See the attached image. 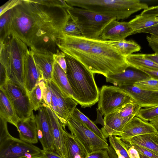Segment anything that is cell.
I'll list each match as a JSON object with an SVG mask.
<instances>
[{
	"label": "cell",
	"instance_id": "1",
	"mask_svg": "<svg viewBox=\"0 0 158 158\" xmlns=\"http://www.w3.org/2000/svg\"><path fill=\"white\" fill-rule=\"evenodd\" d=\"M12 9L4 39L13 35L30 48H44L53 53L59 49V36L70 19L66 9L43 5L34 0H22Z\"/></svg>",
	"mask_w": 158,
	"mask_h": 158
},
{
	"label": "cell",
	"instance_id": "2",
	"mask_svg": "<svg viewBox=\"0 0 158 158\" xmlns=\"http://www.w3.org/2000/svg\"><path fill=\"white\" fill-rule=\"evenodd\" d=\"M67 78L74 100L83 108L90 107L99 100L100 90L94 73L80 62L65 54Z\"/></svg>",
	"mask_w": 158,
	"mask_h": 158
},
{
	"label": "cell",
	"instance_id": "3",
	"mask_svg": "<svg viewBox=\"0 0 158 158\" xmlns=\"http://www.w3.org/2000/svg\"><path fill=\"white\" fill-rule=\"evenodd\" d=\"M0 64L6 71L8 80L26 91L24 69L25 56L29 50L28 46L13 35L9 36L4 41L0 40Z\"/></svg>",
	"mask_w": 158,
	"mask_h": 158
},
{
	"label": "cell",
	"instance_id": "4",
	"mask_svg": "<svg viewBox=\"0 0 158 158\" xmlns=\"http://www.w3.org/2000/svg\"><path fill=\"white\" fill-rule=\"evenodd\" d=\"M90 56L89 69L94 74L105 77L121 73L129 67L126 57L107 40L94 39Z\"/></svg>",
	"mask_w": 158,
	"mask_h": 158
},
{
	"label": "cell",
	"instance_id": "5",
	"mask_svg": "<svg viewBox=\"0 0 158 158\" xmlns=\"http://www.w3.org/2000/svg\"><path fill=\"white\" fill-rule=\"evenodd\" d=\"M72 7L93 11L115 18L127 19L132 14L148 8L139 0H65Z\"/></svg>",
	"mask_w": 158,
	"mask_h": 158
},
{
	"label": "cell",
	"instance_id": "6",
	"mask_svg": "<svg viewBox=\"0 0 158 158\" xmlns=\"http://www.w3.org/2000/svg\"><path fill=\"white\" fill-rule=\"evenodd\" d=\"M70 19L77 25L85 37L99 39L107 25L114 18L86 9L72 7L67 9Z\"/></svg>",
	"mask_w": 158,
	"mask_h": 158
},
{
	"label": "cell",
	"instance_id": "7",
	"mask_svg": "<svg viewBox=\"0 0 158 158\" xmlns=\"http://www.w3.org/2000/svg\"><path fill=\"white\" fill-rule=\"evenodd\" d=\"M0 119V158H31L44 155L43 150L11 135L7 122Z\"/></svg>",
	"mask_w": 158,
	"mask_h": 158
},
{
	"label": "cell",
	"instance_id": "8",
	"mask_svg": "<svg viewBox=\"0 0 158 158\" xmlns=\"http://www.w3.org/2000/svg\"><path fill=\"white\" fill-rule=\"evenodd\" d=\"M67 126L73 138L87 156L94 151L106 149L109 147L105 141L87 127L81 122L70 116Z\"/></svg>",
	"mask_w": 158,
	"mask_h": 158
},
{
	"label": "cell",
	"instance_id": "9",
	"mask_svg": "<svg viewBox=\"0 0 158 158\" xmlns=\"http://www.w3.org/2000/svg\"><path fill=\"white\" fill-rule=\"evenodd\" d=\"M94 39L82 36H73L61 33L57 46L61 51L77 60L88 69L90 63V52Z\"/></svg>",
	"mask_w": 158,
	"mask_h": 158
},
{
	"label": "cell",
	"instance_id": "10",
	"mask_svg": "<svg viewBox=\"0 0 158 158\" xmlns=\"http://www.w3.org/2000/svg\"><path fill=\"white\" fill-rule=\"evenodd\" d=\"M131 99L119 87L104 85L100 91L98 110L104 116L116 111Z\"/></svg>",
	"mask_w": 158,
	"mask_h": 158
},
{
	"label": "cell",
	"instance_id": "11",
	"mask_svg": "<svg viewBox=\"0 0 158 158\" xmlns=\"http://www.w3.org/2000/svg\"><path fill=\"white\" fill-rule=\"evenodd\" d=\"M44 82L52 94L51 105L50 108L65 128L67 126V119L71 116L78 103L61 91L52 80Z\"/></svg>",
	"mask_w": 158,
	"mask_h": 158
},
{
	"label": "cell",
	"instance_id": "12",
	"mask_svg": "<svg viewBox=\"0 0 158 158\" xmlns=\"http://www.w3.org/2000/svg\"><path fill=\"white\" fill-rule=\"evenodd\" d=\"M0 88L2 89L11 101L19 119L30 117L33 110L26 90L8 80Z\"/></svg>",
	"mask_w": 158,
	"mask_h": 158
},
{
	"label": "cell",
	"instance_id": "13",
	"mask_svg": "<svg viewBox=\"0 0 158 158\" xmlns=\"http://www.w3.org/2000/svg\"><path fill=\"white\" fill-rule=\"evenodd\" d=\"M45 107L50 126L54 152L63 158H68L63 134L65 128L53 110L49 107Z\"/></svg>",
	"mask_w": 158,
	"mask_h": 158
},
{
	"label": "cell",
	"instance_id": "14",
	"mask_svg": "<svg viewBox=\"0 0 158 158\" xmlns=\"http://www.w3.org/2000/svg\"><path fill=\"white\" fill-rule=\"evenodd\" d=\"M35 118L38 138L42 145L43 150L44 151H54L50 126L45 107H41L38 110Z\"/></svg>",
	"mask_w": 158,
	"mask_h": 158
},
{
	"label": "cell",
	"instance_id": "15",
	"mask_svg": "<svg viewBox=\"0 0 158 158\" xmlns=\"http://www.w3.org/2000/svg\"><path fill=\"white\" fill-rule=\"evenodd\" d=\"M135 33L129 22H119L115 18L104 28L100 39L110 41H120Z\"/></svg>",
	"mask_w": 158,
	"mask_h": 158
},
{
	"label": "cell",
	"instance_id": "16",
	"mask_svg": "<svg viewBox=\"0 0 158 158\" xmlns=\"http://www.w3.org/2000/svg\"><path fill=\"white\" fill-rule=\"evenodd\" d=\"M157 130L150 123L146 122L136 116L127 124L119 136L126 143L137 136L154 133Z\"/></svg>",
	"mask_w": 158,
	"mask_h": 158
},
{
	"label": "cell",
	"instance_id": "17",
	"mask_svg": "<svg viewBox=\"0 0 158 158\" xmlns=\"http://www.w3.org/2000/svg\"><path fill=\"white\" fill-rule=\"evenodd\" d=\"M30 50L36 65L42 73L44 81L51 80L55 63L54 53L42 48H32Z\"/></svg>",
	"mask_w": 158,
	"mask_h": 158
},
{
	"label": "cell",
	"instance_id": "18",
	"mask_svg": "<svg viewBox=\"0 0 158 158\" xmlns=\"http://www.w3.org/2000/svg\"><path fill=\"white\" fill-rule=\"evenodd\" d=\"M119 87L141 108H147L158 105V92L140 89L134 85Z\"/></svg>",
	"mask_w": 158,
	"mask_h": 158
},
{
	"label": "cell",
	"instance_id": "19",
	"mask_svg": "<svg viewBox=\"0 0 158 158\" xmlns=\"http://www.w3.org/2000/svg\"><path fill=\"white\" fill-rule=\"evenodd\" d=\"M24 74L25 89L27 94L43 80L41 72L36 65L30 49L24 59Z\"/></svg>",
	"mask_w": 158,
	"mask_h": 158
},
{
	"label": "cell",
	"instance_id": "20",
	"mask_svg": "<svg viewBox=\"0 0 158 158\" xmlns=\"http://www.w3.org/2000/svg\"><path fill=\"white\" fill-rule=\"evenodd\" d=\"M128 68L121 73L108 76L106 77V82L114 86H120L134 85L137 82L151 78L143 72Z\"/></svg>",
	"mask_w": 158,
	"mask_h": 158
},
{
	"label": "cell",
	"instance_id": "21",
	"mask_svg": "<svg viewBox=\"0 0 158 158\" xmlns=\"http://www.w3.org/2000/svg\"><path fill=\"white\" fill-rule=\"evenodd\" d=\"M134 116L122 118L115 112L104 116V125L101 128L106 138L110 135L119 136L127 124Z\"/></svg>",
	"mask_w": 158,
	"mask_h": 158
},
{
	"label": "cell",
	"instance_id": "22",
	"mask_svg": "<svg viewBox=\"0 0 158 158\" xmlns=\"http://www.w3.org/2000/svg\"><path fill=\"white\" fill-rule=\"evenodd\" d=\"M16 128L21 140L32 144L38 142L37 127L33 112L28 118L19 119Z\"/></svg>",
	"mask_w": 158,
	"mask_h": 158
},
{
	"label": "cell",
	"instance_id": "23",
	"mask_svg": "<svg viewBox=\"0 0 158 158\" xmlns=\"http://www.w3.org/2000/svg\"><path fill=\"white\" fill-rule=\"evenodd\" d=\"M0 118L17 128L19 119L11 101L2 88H0Z\"/></svg>",
	"mask_w": 158,
	"mask_h": 158
},
{
	"label": "cell",
	"instance_id": "24",
	"mask_svg": "<svg viewBox=\"0 0 158 158\" xmlns=\"http://www.w3.org/2000/svg\"><path fill=\"white\" fill-rule=\"evenodd\" d=\"M129 67L142 70H158V64L146 58L144 54H132L126 57Z\"/></svg>",
	"mask_w": 158,
	"mask_h": 158
},
{
	"label": "cell",
	"instance_id": "25",
	"mask_svg": "<svg viewBox=\"0 0 158 158\" xmlns=\"http://www.w3.org/2000/svg\"><path fill=\"white\" fill-rule=\"evenodd\" d=\"M52 80L61 91L74 100L73 94L66 73L55 62L53 67Z\"/></svg>",
	"mask_w": 158,
	"mask_h": 158
},
{
	"label": "cell",
	"instance_id": "26",
	"mask_svg": "<svg viewBox=\"0 0 158 158\" xmlns=\"http://www.w3.org/2000/svg\"><path fill=\"white\" fill-rule=\"evenodd\" d=\"M107 41L126 57L134 52L140 51L141 49L140 46L133 40Z\"/></svg>",
	"mask_w": 158,
	"mask_h": 158
},
{
	"label": "cell",
	"instance_id": "27",
	"mask_svg": "<svg viewBox=\"0 0 158 158\" xmlns=\"http://www.w3.org/2000/svg\"><path fill=\"white\" fill-rule=\"evenodd\" d=\"M68 158H86L87 156L81 149L71 134L65 128L63 130Z\"/></svg>",
	"mask_w": 158,
	"mask_h": 158
},
{
	"label": "cell",
	"instance_id": "28",
	"mask_svg": "<svg viewBox=\"0 0 158 158\" xmlns=\"http://www.w3.org/2000/svg\"><path fill=\"white\" fill-rule=\"evenodd\" d=\"M156 17L137 15L129 21L132 27L136 33L137 31L143 29L150 27L158 24Z\"/></svg>",
	"mask_w": 158,
	"mask_h": 158
},
{
	"label": "cell",
	"instance_id": "29",
	"mask_svg": "<svg viewBox=\"0 0 158 158\" xmlns=\"http://www.w3.org/2000/svg\"><path fill=\"white\" fill-rule=\"evenodd\" d=\"M71 116L81 122L89 129L107 142L106 138L104 136L101 130L99 129L93 122L90 120L77 108H76Z\"/></svg>",
	"mask_w": 158,
	"mask_h": 158
},
{
	"label": "cell",
	"instance_id": "30",
	"mask_svg": "<svg viewBox=\"0 0 158 158\" xmlns=\"http://www.w3.org/2000/svg\"><path fill=\"white\" fill-rule=\"evenodd\" d=\"M28 95L33 110L36 111L41 107L48 106L43 98L42 88L40 82L28 94Z\"/></svg>",
	"mask_w": 158,
	"mask_h": 158
},
{
	"label": "cell",
	"instance_id": "31",
	"mask_svg": "<svg viewBox=\"0 0 158 158\" xmlns=\"http://www.w3.org/2000/svg\"><path fill=\"white\" fill-rule=\"evenodd\" d=\"M127 143L130 144H135L140 146L158 153V144L153 139L151 134L134 137Z\"/></svg>",
	"mask_w": 158,
	"mask_h": 158
},
{
	"label": "cell",
	"instance_id": "32",
	"mask_svg": "<svg viewBox=\"0 0 158 158\" xmlns=\"http://www.w3.org/2000/svg\"><path fill=\"white\" fill-rule=\"evenodd\" d=\"M141 108L140 106L132 99L114 112L120 117L125 118L136 116Z\"/></svg>",
	"mask_w": 158,
	"mask_h": 158
},
{
	"label": "cell",
	"instance_id": "33",
	"mask_svg": "<svg viewBox=\"0 0 158 158\" xmlns=\"http://www.w3.org/2000/svg\"><path fill=\"white\" fill-rule=\"evenodd\" d=\"M108 138L110 146L115 152H118L125 158H129L127 152V143L124 142L118 136L110 135Z\"/></svg>",
	"mask_w": 158,
	"mask_h": 158
},
{
	"label": "cell",
	"instance_id": "34",
	"mask_svg": "<svg viewBox=\"0 0 158 158\" xmlns=\"http://www.w3.org/2000/svg\"><path fill=\"white\" fill-rule=\"evenodd\" d=\"M136 116L146 122L152 121L158 117V105L141 108Z\"/></svg>",
	"mask_w": 158,
	"mask_h": 158
},
{
	"label": "cell",
	"instance_id": "35",
	"mask_svg": "<svg viewBox=\"0 0 158 158\" xmlns=\"http://www.w3.org/2000/svg\"><path fill=\"white\" fill-rule=\"evenodd\" d=\"M134 85L142 89L158 92V80L150 78L136 83Z\"/></svg>",
	"mask_w": 158,
	"mask_h": 158
},
{
	"label": "cell",
	"instance_id": "36",
	"mask_svg": "<svg viewBox=\"0 0 158 158\" xmlns=\"http://www.w3.org/2000/svg\"><path fill=\"white\" fill-rule=\"evenodd\" d=\"M62 34L76 36H82L76 24L71 19L67 22L62 31Z\"/></svg>",
	"mask_w": 158,
	"mask_h": 158
},
{
	"label": "cell",
	"instance_id": "37",
	"mask_svg": "<svg viewBox=\"0 0 158 158\" xmlns=\"http://www.w3.org/2000/svg\"><path fill=\"white\" fill-rule=\"evenodd\" d=\"M12 9L10 10L0 16V39L4 36L7 27L10 21Z\"/></svg>",
	"mask_w": 158,
	"mask_h": 158
},
{
	"label": "cell",
	"instance_id": "38",
	"mask_svg": "<svg viewBox=\"0 0 158 158\" xmlns=\"http://www.w3.org/2000/svg\"><path fill=\"white\" fill-rule=\"evenodd\" d=\"M38 3L51 7H60L66 9L71 8L65 0H34Z\"/></svg>",
	"mask_w": 158,
	"mask_h": 158
},
{
	"label": "cell",
	"instance_id": "39",
	"mask_svg": "<svg viewBox=\"0 0 158 158\" xmlns=\"http://www.w3.org/2000/svg\"><path fill=\"white\" fill-rule=\"evenodd\" d=\"M53 58L56 63L66 73L67 65L65 58V54L59 49L57 50L53 54Z\"/></svg>",
	"mask_w": 158,
	"mask_h": 158
},
{
	"label": "cell",
	"instance_id": "40",
	"mask_svg": "<svg viewBox=\"0 0 158 158\" xmlns=\"http://www.w3.org/2000/svg\"><path fill=\"white\" fill-rule=\"evenodd\" d=\"M44 100L48 107H51L52 95L51 91L44 81L40 82Z\"/></svg>",
	"mask_w": 158,
	"mask_h": 158
},
{
	"label": "cell",
	"instance_id": "41",
	"mask_svg": "<svg viewBox=\"0 0 158 158\" xmlns=\"http://www.w3.org/2000/svg\"><path fill=\"white\" fill-rule=\"evenodd\" d=\"M130 145L133 146L139 152L147 157L150 158H158V153L156 152L136 144Z\"/></svg>",
	"mask_w": 158,
	"mask_h": 158
},
{
	"label": "cell",
	"instance_id": "42",
	"mask_svg": "<svg viewBox=\"0 0 158 158\" xmlns=\"http://www.w3.org/2000/svg\"><path fill=\"white\" fill-rule=\"evenodd\" d=\"M22 0H9L0 7V16L21 3Z\"/></svg>",
	"mask_w": 158,
	"mask_h": 158
},
{
	"label": "cell",
	"instance_id": "43",
	"mask_svg": "<svg viewBox=\"0 0 158 158\" xmlns=\"http://www.w3.org/2000/svg\"><path fill=\"white\" fill-rule=\"evenodd\" d=\"M86 158H110L107 149L94 151L89 154Z\"/></svg>",
	"mask_w": 158,
	"mask_h": 158
},
{
	"label": "cell",
	"instance_id": "44",
	"mask_svg": "<svg viewBox=\"0 0 158 158\" xmlns=\"http://www.w3.org/2000/svg\"><path fill=\"white\" fill-rule=\"evenodd\" d=\"M146 39L149 46L155 53L158 54V37L150 35L147 36Z\"/></svg>",
	"mask_w": 158,
	"mask_h": 158
},
{
	"label": "cell",
	"instance_id": "45",
	"mask_svg": "<svg viewBox=\"0 0 158 158\" xmlns=\"http://www.w3.org/2000/svg\"><path fill=\"white\" fill-rule=\"evenodd\" d=\"M140 15L153 17H158V5L148 7L147 9L143 10Z\"/></svg>",
	"mask_w": 158,
	"mask_h": 158
},
{
	"label": "cell",
	"instance_id": "46",
	"mask_svg": "<svg viewBox=\"0 0 158 158\" xmlns=\"http://www.w3.org/2000/svg\"><path fill=\"white\" fill-rule=\"evenodd\" d=\"M137 33H145L158 37V24L137 31Z\"/></svg>",
	"mask_w": 158,
	"mask_h": 158
},
{
	"label": "cell",
	"instance_id": "47",
	"mask_svg": "<svg viewBox=\"0 0 158 158\" xmlns=\"http://www.w3.org/2000/svg\"><path fill=\"white\" fill-rule=\"evenodd\" d=\"M127 143V152L129 158H140L139 153L138 151L133 146Z\"/></svg>",
	"mask_w": 158,
	"mask_h": 158
},
{
	"label": "cell",
	"instance_id": "48",
	"mask_svg": "<svg viewBox=\"0 0 158 158\" xmlns=\"http://www.w3.org/2000/svg\"><path fill=\"white\" fill-rule=\"evenodd\" d=\"M140 71L147 74L151 78L158 80V70H142Z\"/></svg>",
	"mask_w": 158,
	"mask_h": 158
},
{
	"label": "cell",
	"instance_id": "49",
	"mask_svg": "<svg viewBox=\"0 0 158 158\" xmlns=\"http://www.w3.org/2000/svg\"><path fill=\"white\" fill-rule=\"evenodd\" d=\"M44 155L47 158H63L54 151H44Z\"/></svg>",
	"mask_w": 158,
	"mask_h": 158
},
{
	"label": "cell",
	"instance_id": "50",
	"mask_svg": "<svg viewBox=\"0 0 158 158\" xmlns=\"http://www.w3.org/2000/svg\"><path fill=\"white\" fill-rule=\"evenodd\" d=\"M144 55L146 58L149 59L158 64V54L155 53L150 54H144Z\"/></svg>",
	"mask_w": 158,
	"mask_h": 158
},
{
	"label": "cell",
	"instance_id": "51",
	"mask_svg": "<svg viewBox=\"0 0 158 158\" xmlns=\"http://www.w3.org/2000/svg\"><path fill=\"white\" fill-rule=\"evenodd\" d=\"M110 158H117V156L116 152L113 148L110 145L106 149Z\"/></svg>",
	"mask_w": 158,
	"mask_h": 158
},
{
	"label": "cell",
	"instance_id": "52",
	"mask_svg": "<svg viewBox=\"0 0 158 158\" xmlns=\"http://www.w3.org/2000/svg\"><path fill=\"white\" fill-rule=\"evenodd\" d=\"M151 135L153 139L158 144V131L154 133L151 134Z\"/></svg>",
	"mask_w": 158,
	"mask_h": 158
},
{
	"label": "cell",
	"instance_id": "53",
	"mask_svg": "<svg viewBox=\"0 0 158 158\" xmlns=\"http://www.w3.org/2000/svg\"><path fill=\"white\" fill-rule=\"evenodd\" d=\"M151 124L158 130V117L154 118L151 121Z\"/></svg>",
	"mask_w": 158,
	"mask_h": 158
},
{
	"label": "cell",
	"instance_id": "54",
	"mask_svg": "<svg viewBox=\"0 0 158 158\" xmlns=\"http://www.w3.org/2000/svg\"><path fill=\"white\" fill-rule=\"evenodd\" d=\"M139 156H140V158H150L148 157H147V156H145L144 155L142 154V153L139 152Z\"/></svg>",
	"mask_w": 158,
	"mask_h": 158
},
{
	"label": "cell",
	"instance_id": "55",
	"mask_svg": "<svg viewBox=\"0 0 158 158\" xmlns=\"http://www.w3.org/2000/svg\"><path fill=\"white\" fill-rule=\"evenodd\" d=\"M31 158H47L44 155L42 156L34 157H31Z\"/></svg>",
	"mask_w": 158,
	"mask_h": 158
},
{
	"label": "cell",
	"instance_id": "56",
	"mask_svg": "<svg viewBox=\"0 0 158 158\" xmlns=\"http://www.w3.org/2000/svg\"><path fill=\"white\" fill-rule=\"evenodd\" d=\"M156 20L158 21V17H156Z\"/></svg>",
	"mask_w": 158,
	"mask_h": 158
},
{
	"label": "cell",
	"instance_id": "57",
	"mask_svg": "<svg viewBox=\"0 0 158 158\" xmlns=\"http://www.w3.org/2000/svg\"><path fill=\"white\" fill-rule=\"evenodd\" d=\"M157 131H158V130Z\"/></svg>",
	"mask_w": 158,
	"mask_h": 158
}]
</instances>
